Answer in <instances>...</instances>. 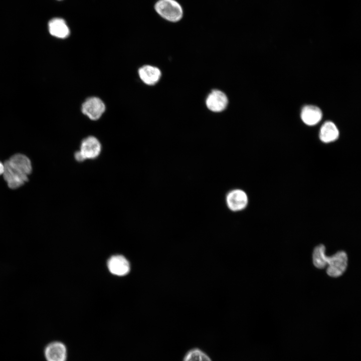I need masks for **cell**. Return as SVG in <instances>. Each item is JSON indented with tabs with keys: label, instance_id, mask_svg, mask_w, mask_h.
I'll list each match as a JSON object with an SVG mask.
<instances>
[{
	"label": "cell",
	"instance_id": "obj_1",
	"mask_svg": "<svg viewBox=\"0 0 361 361\" xmlns=\"http://www.w3.org/2000/svg\"><path fill=\"white\" fill-rule=\"evenodd\" d=\"M4 165V178L10 188L17 189L28 182L32 167L27 156L20 153L14 154Z\"/></svg>",
	"mask_w": 361,
	"mask_h": 361
},
{
	"label": "cell",
	"instance_id": "obj_2",
	"mask_svg": "<svg viewBox=\"0 0 361 361\" xmlns=\"http://www.w3.org/2000/svg\"><path fill=\"white\" fill-rule=\"evenodd\" d=\"M154 9L161 17L170 22H177L183 16L182 7L175 0H158L154 5Z\"/></svg>",
	"mask_w": 361,
	"mask_h": 361
},
{
	"label": "cell",
	"instance_id": "obj_3",
	"mask_svg": "<svg viewBox=\"0 0 361 361\" xmlns=\"http://www.w3.org/2000/svg\"><path fill=\"white\" fill-rule=\"evenodd\" d=\"M327 274L333 277L341 276L345 271L347 265V256L342 251L336 252L327 259Z\"/></svg>",
	"mask_w": 361,
	"mask_h": 361
},
{
	"label": "cell",
	"instance_id": "obj_4",
	"mask_svg": "<svg viewBox=\"0 0 361 361\" xmlns=\"http://www.w3.org/2000/svg\"><path fill=\"white\" fill-rule=\"evenodd\" d=\"M103 101L97 97H90L86 99L81 106V111L90 119H99L105 111Z\"/></svg>",
	"mask_w": 361,
	"mask_h": 361
},
{
	"label": "cell",
	"instance_id": "obj_5",
	"mask_svg": "<svg viewBox=\"0 0 361 361\" xmlns=\"http://www.w3.org/2000/svg\"><path fill=\"white\" fill-rule=\"evenodd\" d=\"M79 151L86 159H93L97 158L101 151V144L95 136H89L81 142Z\"/></svg>",
	"mask_w": 361,
	"mask_h": 361
},
{
	"label": "cell",
	"instance_id": "obj_6",
	"mask_svg": "<svg viewBox=\"0 0 361 361\" xmlns=\"http://www.w3.org/2000/svg\"><path fill=\"white\" fill-rule=\"evenodd\" d=\"M44 354L47 361H66L67 350L63 343L55 341L46 346Z\"/></svg>",
	"mask_w": 361,
	"mask_h": 361
},
{
	"label": "cell",
	"instance_id": "obj_7",
	"mask_svg": "<svg viewBox=\"0 0 361 361\" xmlns=\"http://www.w3.org/2000/svg\"><path fill=\"white\" fill-rule=\"evenodd\" d=\"M248 199L246 193L240 189H235L230 192L226 197L228 208L232 211H240L246 208Z\"/></svg>",
	"mask_w": 361,
	"mask_h": 361
},
{
	"label": "cell",
	"instance_id": "obj_8",
	"mask_svg": "<svg viewBox=\"0 0 361 361\" xmlns=\"http://www.w3.org/2000/svg\"><path fill=\"white\" fill-rule=\"evenodd\" d=\"M228 100L223 92L214 90L211 92L206 99V105L209 109L213 112H221L227 107Z\"/></svg>",
	"mask_w": 361,
	"mask_h": 361
},
{
	"label": "cell",
	"instance_id": "obj_9",
	"mask_svg": "<svg viewBox=\"0 0 361 361\" xmlns=\"http://www.w3.org/2000/svg\"><path fill=\"white\" fill-rule=\"evenodd\" d=\"M107 265L110 272L117 276L125 275L130 270L128 261L121 255L112 256L109 259Z\"/></svg>",
	"mask_w": 361,
	"mask_h": 361
},
{
	"label": "cell",
	"instance_id": "obj_10",
	"mask_svg": "<svg viewBox=\"0 0 361 361\" xmlns=\"http://www.w3.org/2000/svg\"><path fill=\"white\" fill-rule=\"evenodd\" d=\"M138 76L141 80L145 84L153 85L160 79L161 71L157 67L149 65H143L139 68Z\"/></svg>",
	"mask_w": 361,
	"mask_h": 361
},
{
	"label": "cell",
	"instance_id": "obj_11",
	"mask_svg": "<svg viewBox=\"0 0 361 361\" xmlns=\"http://www.w3.org/2000/svg\"><path fill=\"white\" fill-rule=\"evenodd\" d=\"M48 28L50 34L59 39H65L70 33L67 23L61 18H55L51 20L48 23Z\"/></svg>",
	"mask_w": 361,
	"mask_h": 361
},
{
	"label": "cell",
	"instance_id": "obj_12",
	"mask_svg": "<svg viewBox=\"0 0 361 361\" xmlns=\"http://www.w3.org/2000/svg\"><path fill=\"white\" fill-rule=\"evenodd\" d=\"M322 114L320 109L314 105L305 106L301 112L303 122L308 125H314L321 119Z\"/></svg>",
	"mask_w": 361,
	"mask_h": 361
},
{
	"label": "cell",
	"instance_id": "obj_13",
	"mask_svg": "<svg viewBox=\"0 0 361 361\" xmlns=\"http://www.w3.org/2000/svg\"><path fill=\"white\" fill-rule=\"evenodd\" d=\"M339 131L336 126L331 121H326L321 126L319 131V138L324 143H329L336 140Z\"/></svg>",
	"mask_w": 361,
	"mask_h": 361
},
{
	"label": "cell",
	"instance_id": "obj_14",
	"mask_svg": "<svg viewBox=\"0 0 361 361\" xmlns=\"http://www.w3.org/2000/svg\"><path fill=\"white\" fill-rule=\"evenodd\" d=\"M327 257L325 254V247L320 244L313 251L312 258L314 265L317 268L323 269L327 265Z\"/></svg>",
	"mask_w": 361,
	"mask_h": 361
},
{
	"label": "cell",
	"instance_id": "obj_15",
	"mask_svg": "<svg viewBox=\"0 0 361 361\" xmlns=\"http://www.w3.org/2000/svg\"><path fill=\"white\" fill-rule=\"evenodd\" d=\"M183 361H212L210 357L199 348L190 350L185 355Z\"/></svg>",
	"mask_w": 361,
	"mask_h": 361
},
{
	"label": "cell",
	"instance_id": "obj_16",
	"mask_svg": "<svg viewBox=\"0 0 361 361\" xmlns=\"http://www.w3.org/2000/svg\"><path fill=\"white\" fill-rule=\"evenodd\" d=\"M74 157H75V159L78 161L81 162L84 160H85V158L84 157V156H83V155L82 154V153H81V152L79 150L77 151L75 153Z\"/></svg>",
	"mask_w": 361,
	"mask_h": 361
},
{
	"label": "cell",
	"instance_id": "obj_17",
	"mask_svg": "<svg viewBox=\"0 0 361 361\" xmlns=\"http://www.w3.org/2000/svg\"><path fill=\"white\" fill-rule=\"evenodd\" d=\"M4 171V165L0 161V175L3 174Z\"/></svg>",
	"mask_w": 361,
	"mask_h": 361
},
{
	"label": "cell",
	"instance_id": "obj_18",
	"mask_svg": "<svg viewBox=\"0 0 361 361\" xmlns=\"http://www.w3.org/2000/svg\"><path fill=\"white\" fill-rule=\"evenodd\" d=\"M58 1H62V0H58Z\"/></svg>",
	"mask_w": 361,
	"mask_h": 361
}]
</instances>
